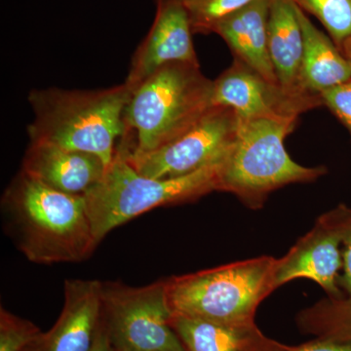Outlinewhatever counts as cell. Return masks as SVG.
<instances>
[{
    "instance_id": "6da1fadb",
    "label": "cell",
    "mask_w": 351,
    "mask_h": 351,
    "mask_svg": "<svg viewBox=\"0 0 351 351\" xmlns=\"http://www.w3.org/2000/svg\"><path fill=\"white\" fill-rule=\"evenodd\" d=\"M5 232L29 262L78 263L98 247L84 195L51 188L22 170L1 200Z\"/></svg>"
},
{
    "instance_id": "7a4b0ae2",
    "label": "cell",
    "mask_w": 351,
    "mask_h": 351,
    "mask_svg": "<svg viewBox=\"0 0 351 351\" xmlns=\"http://www.w3.org/2000/svg\"><path fill=\"white\" fill-rule=\"evenodd\" d=\"M131 92L125 83L108 89L34 90V119L27 127L31 144H48L100 157L107 167L125 135Z\"/></svg>"
},
{
    "instance_id": "3957f363",
    "label": "cell",
    "mask_w": 351,
    "mask_h": 351,
    "mask_svg": "<svg viewBox=\"0 0 351 351\" xmlns=\"http://www.w3.org/2000/svg\"><path fill=\"white\" fill-rule=\"evenodd\" d=\"M213 82L199 64L176 62L152 73L132 92L125 110L131 156L163 147L191 128L212 107Z\"/></svg>"
},
{
    "instance_id": "277c9868",
    "label": "cell",
    "mask_w": 351,
    "mask_h": 351,
    "mask_svg": "<svg viewBox=\"0 0 351 351\" xmlns=\"http://www.w3.org/2000/svg\"><path fill=\"white\" fill-rule=\"evenodd\" d=\"M295 124L297 120L239 119L234 141L219 164L218 191L232 193L256 211L277 189L326 174L324 166L306 167L289 156L284 142Z\"/></svg>"
},
{
    "instance_id": "5b68a950",
    "label": "cell",
    "mask_w": 351,
    "mask_h": 351,
    "mask_svg": "<svg viewBox=\"0 0 351 351\" xmlns=\"http://www.w3.org/2000/svg\"><path fill=\"white\" fill-rule=\"evenodd\" d=\"M277 258H248L164 279L173 315L223 325L255 323L258 307L274 290Z\"/></svg>"
},
{
    "instance_id": "8992f818",
    "label": "cell",
    "mask_w": 351,
    "mask_h": 351,
    "mask_svg": "<svg viewBox=\"0 0 351 351\" xmlns=\"http://www.w3.org/2000/svg\"><path fill=\"white\" fill-rule=\"evenodd\" d=\"M221 159L191 174L156 179L140 174L119 144L103 179L84 195L97 243L114 228L157 207L193 202L218 191Z\"/></svg>"
},
{
    "instance_id": "52a82bcc",
    "label": "cell",
    "mask_w": 351,
    "mask_h": 351,
    "mask_svg": "<svg viewBox=\"0 0 351 351\" xmlns=\"http://www.w3.org/2000/svg\"><path fill=\"white\" fill-rule=\"evenodd\" d=\"M101 318L112 351H186L171 326L165 281L101 282Z\"/></svg>"
},
{
    "instance_id": "ba28073f",
    "label": "cell",
    "mask_w": 351,
    "mask_h": 351,
    "mask_svg": "<svg viewBox=\"0 0 351 351\" xmlns=\"http://www.w3.org/2000/svg\"><path fill=\"white\" fill-rule=\"evenodd\" d=\"M239 117L232 108L212 106L191 128L147 154L131 156L129 163L140 174L172 179L191 174L226 156L237 136Z\"/></svg>"
},
{
    "instance_id": "9c48e42d",
    "label": "cell",
    "mask_w": 351,
    "mask_h": 351,
    "mask_svg": "<svg viewBox=\"0 0 351 351\" xmlns=\"http://www.w3.org/2000/svg\"><path fill=\"white\" fill-rule=\"evenodd\" d=\"M212 106L232 108L242 119L298 120L302 113L323 106L321 96H297L233 59L213 82Z\"/></svg>"
},
{
    "instance_id": "30bf717a",
    "label": "cell",
    "mask_w": 351,
    "mask_h": 351,
    "mask_svg": "<svg viewBox=\"0 0 351 351\" xmlns=\"http://www.w3.org/2000/svg\"><path fill=\"white\" fill-rule=\"evenodd\" d=\"M348 206L339 204L316 219L313 228L282 258H277L276 285L298 278L317 283L327 297H343L339 287L341 270V239Z\"/></svg>"
},
{
    "instance_id": "8fae6325",
    "label": "cell",
    "mask_w": 351,
    "mask_h": 351,
    "mask_svg": "<svg viewBox=\"0 0 351 351\" xmlns=\"http://www.w3.org/2000/svg\"><path fill=\"white\" fill-rule=\"evenodd\" d=\"M156 18L132 58L124 82L131 93L165 64L176 62L199 64L184 0H156Z\"/></svg>"
},
{
    "instance_id": "7c38bea8",
    "label": "cell",
    "mask_w": 351,
    "mask_h": 351,
    "mask_svg": "<svg viewBox=\"0 0 351 351\" xmlns=\"http://www.w3.org/2000/svg\"><path fill=\"white\" fill-rule=\"evenodd\" d=\"M101 308V281L68 279L63 311L56 323L25 351H92Z\"/></svg>"
},
{
    "instance_id": "4fadbf2b",
    "label": "cell",
    "mask_w": 351,
    "mask_h": 351,
    "mask_svg": "<svg viewBox=\"0 0 351 351\" xmlns=\"http://www.w3.org/2000/svg\"><path fill=\"white\" fill-rule=\"evenodd\" d=\"M21 170L57 191L84 195L103 179L107 165L88 152L31 144Z\"/></svg>"
},
{
    "instance_id": "5bb4252c",
    "label": "cell",
    "mask_w": 351,
    "mask_h": 351,
    "mask_svg": "<svg viewBox=\"0 0 351 351\" xmlns=\"http://www.w3.org/2000/svg\"><path fill=\"white\" fill-rule=\"evenodd\" d=\"M269 9V0H254L219 21L213 34L225 40L235 60L257 71L265 80L278 83L267 43Z\"/></svg>"
},
{
    "instance_id": "9a60e30c",
    "label": "cell",
    "mask_w": 351,
    "mask_h": 351,
    "mask_svg": "<svg viewBox=\"0 0 351 351\" xmlns=\"http://www.w3.org/2000/svg\"><path fill=\"white\" fill-rule=\"evenodd\" d=\"M267 43L279 85L297 96L313 95L302 85L304 34L292 0H269Z\"/></svg>"
},
{
    "instance_id": "2e32d148",
    "label": "cell",
    "mask_w": 351,
    "mask_h": 351,
    "mask_svg": "<svg viewBox=\"0 0 351 351\" xmlns=\"http://www.w3.org/2000/svg\"><path fill=\"white\" fill-rule=\"evenodd\" d=\"M170 323L186 351H288L292 348L265 336L256 322L223 325L172 314Z\"/></svg>"
},
{
    "instance_id": "e0dca14e",
    "label": "cell",
    "mask_w": 351,
    "mask_h": 351,
    "mask_svg": "<svg viewBox=\"0 0 351 351\" xmlns=\"http://www.w3.org/2000/svg\"><path fill=\"white\" fill-rule=\"evenodd\" d=\"M297 7L304 34L302 85L307 93L323 92L351 82V64L330 36L313 24L306 12Z\"/></svg>"
},
{
    "instance_id": "ac0fdd59",
    "label": "cell",
    "mask_w": 351,
    "mask_h": 351,
    "mask_svg": "<svg viewBox=\"0 0 351 351\" xmlns=\"http://www.w3.org/2000/svg\"><path fill=\"white\" fill-rule=\"evenodd\" d=\"M297 324L304 334L351 346V297H327L298 314Z\"/></svg>"
},
{
    "instance_id": "d6986e66",
    "label": "cell",
    "mask_w": 351,
    "mask_h": 351,
    "mask_svg": "<svg viewBox=\"0 0 351 351\" xmlns=\"http://www.w3.org/2000/svg\"><path fill=\"white\" fill-rule=\"evenodd\" d=\"M304 12L311 14L341 47L351 36V0H292Z\"/></svg>"
},
{
    "instance_id": "ffe728a7",
    "label": "cell",
    "mask_w": 351,
    "mask_h": 351,
    "mask_svg": "<svg viewBox=\"0 0 351 351\" xmlns=\"http://www.w3.org/2000/svg\"><path fill=\"white\" fill-rule=\"evenodd\" d=\"M254 0H184L193 34H213L215 25Z\"/></svg>"
},
{
    "instance_id": "44dd1931",
    "label": "cell",
    "mask_w": 351,
    "mask_h": 351,
    "mask_svg": "<svg viewBox=\"0 0 351 351\" xmlns=\"http://www.w3.org/2000/svg\"><path fill=\"white\" fill-rule=\"evenodd\" d=\"M41 334L32 321L0 309V351H25Z\"/></svg>"
},
{
    "instance_id": "7402d4cb",
    "label": "cell",
    "mask_w": 351,
    "mask_h": 351,
    "mask_svg": "<svg viewBox=\"0 0 351 351\" xmlns=\"http://www.w3.org/2000/svg\"><path fill=\"white\" fill-rule=\"evenodd\" d=\"M320 96L323 106L331 110L351 136V82L327 90Z\"/></svg>"
},
{
    "instance_id": "603a6c76",
    "label": "cell",
    "mask_w": 351,
    "mask_h": 351,
    "mask_svg": "<svg viewBox=\"0 0 351 351\" xmlns=\"http://www.w3.org/2000/svg\"><path fill=\"white\" fill-rule=\"evenodd\" d=\"M339 287L343 295L351 297V208H348L343 239H341V270Z\"/></svg>"
},
{
    "instance_id": "cb8c5ba5",
    "label": "cell",
    "mask_w": 351,
    "mask_h": 351,
    "mask_svg": "<svg viewBox=\"0 0 351 351\" xmlns=\"http://www.w3.org/2000/svg\"><path fill=\"white\" fill-rule=\"evenodd\" d=\"M288 351H351V346L341 345L327 339H314L300 346H292Z\"/></svg>"
},
{
    "instance_id": "d4e9b609",
    "label": "cell",
    "mask_w": 351,
    "mask_h": 351,
    "mask_svg": "<svg viewBox=\"0 0 351 351\" xmlns=\"http://www.w3.org/2000/svg\"><path fill=\"white\" fill-rule=\"evenodd\" d=\"M92 351H112L110 350V339H108L107 329L104 324L103 318L101 319L100 327L97 334L96 341Z\"/></svg>"
},
{
    "instance_id": "484cf974",
    "label": "cell",
    "mask_w": 351,
    "mask_h": 351,
    "mask_svg": "<svg viewBox=\"0 0 351 351\" xmlns=\"http://www.w3.org/2000/svg\"><path fill=\"white\" fill-rule=\"evenodd\" d=\"M341 52L343 53V56L346 58L350 64H351V36L350 38L346 39L345 43L341 45V47L339 48Z\"/></svg>"
}]
</instances>
